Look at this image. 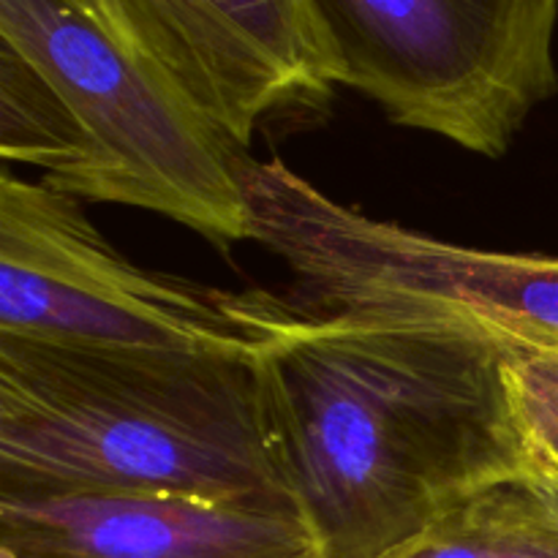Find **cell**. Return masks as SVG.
I'll list each match as a JSON object with an SVG mask.
<instances>
[{
    "label": "cell",
    "mask_w": 558,
    "mask_h": 558,
    "mask_svg": "<svg viewBox=\"0 0 558 558\" xmlns=\"http://www.w3.org/2000/svg\"><path fill=\"white\" fill-rule=\"evenodd\" d=\"M0 41L52 85L80 134L65 196L158 213L229 248L251 240L243 150L69 0H0Z\"/></svg>",
    "instance_id": "3"
},
{
    "label": "cell",
    "mask_w": 558,
    "mask_h": 558,
    "mask_svg": "<svg viewBox=\"0 0 558 558\" xmlns=\"http://www.w3.org/2000/svg\"><path fill=\"white\" fill-rule=\"evenodd\" d=\"M238 150L330 104L336 60L308 0H69Z\"/></svg>",
    "instance_id": "7"
},
{
    "label": "cell",
    "mask_w": 558,
    "mask_h": 558,
    "mask_svg": "<svg viewBox=\"0 0 558 558\" xmlns=\"http://www.w3.org/2000/svg\"><path fill=\"white\" fill-rule=\"evenodd\" d=\"M0 153L5 163L41 169L44 185L65 194L80 169V134L47 80L0 41Z\"/></svg>",
    "instance_id": "10"
},
{
    "label": "cell",
    "mask_w": 558,
    "mask_h": 558,
    "mask_svg": "<svg viewBox=\"0 0 558 558\" xmlns=\"http://www.w3.org/2000/svg\"><path fill=\"white\" fill-rule=\"evenodd\" d=\"M510 343L456 316L289 308L254 374L272 466L322 558H390L526 474Z\"/></svg>",
    "instance_id": "1"
},
{
    "label": "cell",
    "mask_w": 558,
    "mask_h": 558,
    "mask_svg": "<svg viewBox=\"0 0 558 558\" xmlns=\"http://www.w3.org/2000/svg\"><path fill=\"white\" fill-rule=\"evenodd\" d=\"M292 305L125 259L76 199L0 174V336L107 352L251 360Z\"/></svg>",
    "instance_id": "4"
},
{
    "label": "cell",
    "mask_w": 558,
    "mask_h": 558,
    "mask_svg": "<svg viewBox=\"0 0 558 558\" xmlns=\"http://www.w3.org/2000/svg\"><path fill=\"white\" fill-rule=\"evenodd\" d=\"M523 480H526V483L532 485V488L537 490L548 505H554L558 510V463L529 452V466H526V474H523Z\"/></svg>",
    "instance_id": "12"
},
{
    "label": "cell",
    "mask_w": 558,
    "mask_h": 558,
    "mask_svg": "<svg viewBox=\"0 0 558 558\" xmlns=\"http://www.w3.org/2000/svg\"><path fill=\"white\" fill-rule=\"evenodd\" d=\"M390 558H558V510L526 480H507L452 507Z\"/></svg>",
    "instance_id": "9"
},
{
    "label": "cell",
    "mask_w": 558,
    "mask_h": 558,
    "mask_svg": "<svg viewBox=\"0 0 558 558\" xmlns=\"http://www.w3.org/2000/svg\"><path fill=\"white\" fill-rule=\"evenodd\" d=\"M336 82L392 123L501 158L558 93V0H308Z\"/></svg>",
    "instance_id": "5"
},
{
    "label": "cell",
    "mask_w": 558,
    "mask_h": 558,
    "mask_svg": "<svg viewBox=\"0 0 558 558\" xmlns=\"http://www.w3.org/2000/svg\"><path fill=\"white\" fill-rule=\"evenodd\" d=\"M251 240L311 303L354 314L456 316L558 347V256L466 248L330 199L283 161H238Z\"/></svg>",
    "instance_id": "6"
},
{
    "label": "cell",
    "mask_w": 558,
    "mask_h": 558,
    "mask_svg": "<svg viewBox=\"0 0 558 558\" xmlns=\"http://www.w3.org/2000/svg\"><path fill=\"white\" fill-rule=\"evenodd\" d=\"M505 371L526 450L558 463V347L512 341Z\"/></svg>",
    "instance_id": "11"
},
{
    "label": "cell",
    "mask_w": 558,
    "mask_h": 558,
    "mask_svg": "<svg viewBox=\"0 0 558 558\" xmlns=\"http://www.w3.org/2000/svg\"><path fill=\"white\" fill-rule=\"evenodd\" d=\"M0 488L287 499L254 363L0 336Z\"/></svg>",
    "instance_id": "2"
},
{
    "label": "cell",
    "mask_w": 558,
    "mask_h": 558,
    "mask_svg": "<svg viewBox=\"0 0 558 558\" xmlns=\"http://www.w3.org/2000/svg\"><path fill=\"white\" fill-rule=\"evenodd\" d=\"M0 558H322L289 499L0 488Z\"/></svg>",
    "instance_id": "8"
}]
</instances>
